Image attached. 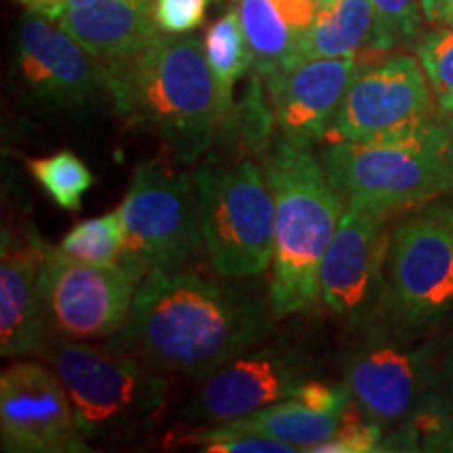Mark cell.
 Returning <instances> with one entry per match:
<instances>
[{
    "label": "cell",
    "mask_w": 453,
    "mask_h": 453,
    "mask_svg": "<svg viewBox=\"0 0 453 453\" xmlns=\"http://www.w3.org/2000/svg\"><path fill=\"white\" fill-rule=\"evenodd\" d=\"M141 277L127 265L76 260L49 246L41 271V298L50 338H111L127 324Z\"/></svg>",
    "instance_id": "10"
},
{
    "label": "cell",
    "mask_w": 453,
    "mask_h": 453,
    "mask_svg": "<svg viewBox=\"0 0 453 453\" xmlns=\"http://www.w3.org/2000/svg\"><path fill=\"white\" fill-rule=\"evenodd\" d=\"M449 26H451V27H453V17H451V21H449Z\"/></svg>",
    "instance_id": "38"
},
{
    "label": "cell",
    "mask_w": 453,
    "mask_h": 453,
    "mask_svg": "<svg viewBox=\"0 0 453 453\" xmlns=\"http://www.w3.org/2000/svg\"><path fill=\"white\" fill-rule=\"evenodd\" d=\"M420 7L428 24H449L453 17V0H420Z\"/></svg>",
    "instance_id": "33"
},
{
    "label": "cell",
    "mask_w": 453,
    "mask_h": 453,
    "mask_svg": "<svg viewBox=\"0 0 453 453\" xmlns=\"http://www.w3.org/2000/svg\"><path fill=\"white\" fill-rule=\"evenodd\" d=\"M13 72L27 104L44 111H78L99 104L107 70L49 17L26 13L15 34Z\"/></svg>",
    "instance_id": "11"
},
{
    "label": "cell",
    "mask_w": 453,
    "mask_h": 453,
    "mask_svg": "<svg viewBox=\"0 0 453 453\" xmlns=\"http://www.w3.org/2000/svg\"><path fill=\"white\" fill-rule=\"evenodd\" d=\"M376 17L373 53L418 44L422 38L420 0H370Z\"/></svg>",
    "instance_id": "25"
},
{
    "label": "cell",
    "mask_w": 453,
    "mask_h": 453,
    "mask_svg": "<svg viewBox=\"0 0 453 453\" xmlns=\"http://www.w3.org/2000/svg\"><path fill=\"white\" fill-rule=\"evenodd\" d=\"M269 298L194 269L154 271L141 280L127 324L105 347L166 376L200 382L269 334Z\"/></svg>",
    "instance_id": "1"
},
{
    "label": "cell",
    "mask_w": 453,
    "mask_h": 453,
    "mask_svg": "<svg viewBox=\"0 0 453 453\" xmlns=\"http://www.w3.org/2000/svg\"><path fill=\"white\" fill-rule=\"evenodd\" d=\"M428 393L439 399L453 416V332L426 344Z\"/></svg>",
    "instance_id": "29"
},
{
    "label": "cell",
    "mask_w": 453,
    "mask_h": 453,
    "mask_svg": "<svg viewBox=\"0 0 453 453\" xmlns=\"http://www.w3.org/2000/svg\"><path fill=\"white\" fill-rule=\"evenodd\" d=\"M321 166L347 203L393 214L453 194V130L434 122L411 139L390 143L334 141Z\"/></svg>",
    "instance_id": "5"
},
{
    "label": "cell",
    "mask_w": 453,
    "mask_h": 453,
    "mask_svg": "<svg viewBox=\"0 0 453 453\" xmlns=\"http://www.w3.org/2000/svg\"><path fill=\"white\" fill-rule=\"evenodd\" d=\"M17 3H19L27 13H36L49 17V19L59 21L61 15L67 11V3H70V0H17Z\"/></svg>",
    "instance_id": "32"
},
{
    "label": "cell",
    "mask_w": 453,
    "mask_h": 453,
    "mask_svg": "<svg viewBox=\"0 0 453 453\" xmlns=\"http://www.w3.org/2000/svg\"><path fill=\"white\" fill-rule=\"evenodd\" d=\"M359 332V342L344 357V384L355 405L390 433L428 395L426 344L413 349L380 321Z\"/></svg>",
    "instance_id": "14"
},
{
    "label": "cell",
    "mask_w": 453,
    "mask_h": 453,
    "mask_svg": "<svg viewBox=\"0 0 453 453\" xmlns=\"http://www.w3.org/2000/svg\"><path fill=\"white\" fill-rule=\"evenodd\" d=\"M0 445L9 453H87L70 395L53 367L15 361L0 376Z\"/></svg>",
    "instance_id": "13"
},
{
    "label": "cell",
    "mask_w": 453,
    "mask_h": 453,
    "mask_svg": "<svg viewBox=\"0 0 453 453\" xmlns=\"http://www.w3.org/2000/svg\"><path fill=\"white\" fill-rule=\"evenodd\" d=\"M359 67L353 57L304 59L263 78L277 134L303 147L326 141Z\"/></svg>",
    "instance_id": "16"
},
{
    "label": "cell",
    "mask_w": 453,
    "mask_h": 453,
    "mask_svg": "<svg viewBox=\"0 0 453 453\" xmlns=\"http://www.w3.org/2000/svg\"><path fill=\"white\" fill-rule=\"evenodd\" d=\"M311 150L277 134L263 162L275 200L267 294L273 319L303 313L319 298L321 263L347 208Z\"/></svg>",
    "instance_id": "3"
},
{
    "label": "cell",
    "mask_w": 453,
    "mask_h": 453,
    "mask_svg": "<svg viewBox=\"0 0 453 453\" xmlns=\"http://www.w3.org/2000/svg\"><path fill=\"white\" fill-rule=\"evenodd\" d=\"M453 311V203L413 208L388 237L384 313L399 330L422 332Z\"/></svg>",
    "instance_id": "8"
},
{
    "label": "cell",
    "mask_w": 453,
    "mask_h": 453,
    "mask_svg": "<svg viewBox=\"0 0 453 453\" xmlns=\"http://www.w3.org/2000/svg\"><path fill=\"white\" fill-rule=\"evenodd\" d=\"M203 53H206L208 65H211L214 81H217L220 105H223L225 127L235 111V84L240 82L248 73V70H252L254 65L250 44H248L246 34H243L237 9L225 11V13L208 27L206 36H203Z\"/></svg>",
    "instance_id": "22"
},
{
    "label": "cell",
    "mask_w": 453,
    "mask_h": 453,
    "mask_svg": "<svg viewBox=\"0 0 453 453\" xmlns=\"http://www.w3.org/2000/svg\"><path fill=\"white\" fill-rule=\"evenodd\" d=\"M26 166L44 194L65 212L81 211L82 197L95 185L90 168L67 150L42 157H30Z\"/></svg>",
    "instance_id": "23"
},
{
    "label": "cell",
    "mask_w": 453,
    "mask_h": 453,
    "mask_svg": "<svg viewBox=\"0 0 453 453\" xmlns=\"http://www.w3.org/2000/svg\"><path fill=\"white\" fill-rule=\"evenodd\" d=\"M433 99L426 73L411 55L361 64L334 118L327 143H390L416 137L437 122Z\"/></svg>",
    "instance_id": "9"
},
{
    "label": "cell",
    "mask_w": 453,
    "mask_h": 453,
    "mask_svg": "<svg viewBox=\"0 0 453 453\" xmlns=\"http://www.w3.org/2000/svg\"><path fill=\"white\" fill-rule=\"evenodd\" d=\"M61 252L95 265H116L124 254V229L120 212L104 214L78 223L61 240Z\"/></svg>",
    "instance_id": "24"
},
{
    "label": "cell",
    "mask_w": 453,
    "mask_h": 453,
    "mask_svg": "<svg viewBox=\"0 0 453 453\" xmlns=\"http://www.w3.org/2000/svg\"><path fill=\"white\" fill-rule=\"evenodd\" d=\"M443 451H453V434H451V439L447 441L445 443V447H443Z\"/></svg>",
    "instance_id": "35"
},
{
    "label": "cell",
    "mask_w": 453,
    "mask_h": 453,
    "mask_svg": "<svg viewBox=\"0 0 453 453\" xmlns=\"http://www.w3.org/2000/svg\"><path fill=\"white\" fill-rule=\"evenodd\" d=\"M179 443L200 445L202 451L211 453H292L296 447L283 441L263 437V434L237 433V430L225 428L223 424L196 428L194 433L185 434Z\"/></svg>",
    "instance_id": "27"
},
{
    "label": "cell",
    "mask_w": 453,
    "mask_h": 453,
    "mask_svg": "<svg viewBox=\"0 0 453 453\" xmlns=\"http://www.w3.org/2000/svg\"><path fill=\"white\" fill-rule=\"evenodd\" d=\"M211 0H154V19L160 32L189 34L206 21Z\"/></svg>",
    "instance_id": "30"
},
{
    "label": "cell",
    "mask_w": 453,
    "mask_h": 453,
    "mask_svg": "<svg viewBox=\"0 0 453 453\" xmlns=\"http://www.w3.org/2000/svg\"><path fill=\"white\" fill-rule=\"evenodd\" d=\"M49 243L34 229L17 235L3 229L0 257V355L26 359L50 342L41 298V271Z\"/></svg>",
    "instance_id": "17"
},
{
    "label": "cell",
    "mask_w": 453,
    "mask_h": 453,
    "mask_svg": "<svg viewBox=\"0 0 453 453\" xmlns=\"http://www.w3.org/2000/svg\"><path fill=\"white\" fill-rule=\"evenodd\" d=\"M387 430L370 420L355 403L344 413L342 422L330 439L311 449V453H370L382 451Z\"/></svg>",
    "instance_id": "28"
},
{
    "label": "cell",
    "mask_w": 453,
    "mask_h": 453,
    "mask_svg": "<svg viewBox=\"0 0 453 453\" xmlns=\"http://www.w3.org/2000/svg\"><path fill=\"white\" fill-rule=\"evenodd\" d=\"M390 214L347 203L319 273V296L353 330L380 321Z\"/></svg>",
    "instance_id": "12"
},
{
    "label": "cell",
    "mask_w": 453,
    "mask_h": 453,
    "mask_svg": "<svg viewBox=\"0 0 453 453\" xmlns=\"http://www.w3.org/2000/svg\"><path fill=\"white\" fill-rule=\"evenodd\" d=\"M206 254L220 277L248 280L273 263L275 200L250 156L208 157L194 174Z\"/></svg>",
    "instance_id": "6"
},
{
    "label": "cell",
    "mask_w": 453,
    "mask_h": 453,
    "mask_svg": "<svg viewBox=\"0 0 453 453\" xmlns=\"http://www.w3.org/2000/svg\"><path fill=\"white\" fill-rule=\"evenodd\" d=\"M344 413L313 410L290 396V399L277 401V403L248 413V416L220 424L225 428L237 430V433L263 434V437L283 441V443L296 447L298 451H311L336 433Z\"/></svg>",
    "instance_id": "21"
},
{
    "label": "cell",
    "mask_w": 453,
    "mask_h": 453,
    "mask_svg": "<svg viewBox=\"0 0 453 453\" xmlns=\"http://www.w3.org/2000/svg\"><path fill=\"white\" fill-rule=\"evenodd\" d=\"M124 229L122 265L141 280L154 271L189 269L206 252L196 179L166 160H145L118 208Z\"/></svg>",
    "instance_id": "7"
},
{
    "label": "cell",
    "mask_w": 453,
    "mask_h": 453,
    "mask_svg": "<svg viewBox=\"0 0 453 453\" xmlns=\"http://www.w3.org/2000/svg\"><path fill=\"white\" fill-rule=\"evenodd\" d=\"M300 403L313 407L319 411H336L344 413L355 403L353 395L347 388V384H330L321 380H304L292 395Z\"/></svg>",
    "instance_id": "31"
},
{
    "label": "cell",
    "mask_w": 453,
    "mask_h": 453,
    "mask_svg": "<svg viewBox=\"0 0 453 453\" xmlns=\"http://www.w3.org/2000/svg\"><path fill=\"white\" fill-rule=\"evenodd\" d=\"M416 53L441 113L453 116V27L424 34Z\"/></svg>",
    "instance_id": "26"
},
{
    "label": "cell",
    "mask_w": 453,
    "mask_h": 453,
    "mask_svg": "<svg viewBox=\"0 0 453 453\" xmlns=\"http://www.w3.org/2000/svg\"><path fill=\"white\" fill-rule=\"evenodd\" d=\"M90 3H95V0H70V3H67V9L84 7V4H90Z\"/></svg>",
    "instance_id": "34"
},
{
    "label": "cell",
    "mask_w": 453,
    "mask_h": 453,
    "mask_svg": "<svg viewBox=\"0 0 453 453\" xmlns=\"http://www.w3.org/2000/svg\"><path fill=\"white\" fill-rule=\"evenodd\" d=\"M317 11L319 4L315 0H237L257 76L267 78L296 64Z\"/></svg>",
    "instance_id": "19"
},
{
    "label": "cell",
    "mask_w": 453,
    "mask_h": 453,
    "mask_svg": "<svg viewBox=\"0 0 453 453\" xmlns=\"http://www.w3.org/2000/svg\"><path fill=\"white\" fill-rule=\"evenodd\" d=\"M373 36L376 17L370 0H334L317 11L296 64L304 59H359L364 50H373Z\"/></svg>",
    "instance_id": "20"
},
{
    "label": "cell",
    "mask_w": 453,
    "mask_h": 453,
    "mask_svg": "<svg viewBox=\"0 0 453 453\" xmlns=\"http://www.w3.org/2000/svg\"><path fill=\"white\" fill-rule=\"evenodd\" d=\"M317 4H319V7H326V4H332L334 0H315Z\"/></svg>",
    "instance_id": "36"
},
{
    "label": "cell",
    "mask_w": 453,
    "mask_h": 453,
    "mask_svg": "<svg viewBox=\"0 0 453 453\" xmlns=\"http://www.w3.org/2000/svg\"><path fill=\"white\" fill-rule=\"evenodd\" d=\"M42 355L64 382L87 441L122 443L160 422L170 380L137 357L61 338H50Z\"/></svg>",
    "instance_id": "4"
},
{
    "label": "cell",
    "mask_w": 453,
    "mask_h": 453,
    "mask_svg": "<svg viewBox=\"0 0 453 453\" xmlns=\"http://www.w3.org/2000/svg\"><path fill=\"white\" fill-rule=\"evenodd\" d=\"M311 361L292 347L252 349L197 382L180 407L187 422L220 424L290 399L307 380Z\"/></svg>",
    "instance_id": "15"
},
{
    "label": "cell",
    "mask_w": 453,
    "mask_h": 453,
    "mask_svg": "<svg viewBox=\"0 0 453 453\" xmlns=\"http://www.w3.org/2000/svg\"><path fill=\"white\" fill-rule=\"evenodd\" d=\"M447 124H449L451 130H453V116H449V120H447Z\"/></svg>",
    "instance_id": "37"
},
{
    "label": "cell",
    "mask_w": 453,
    "mask_h": 453,
    "mask_svg": "<svg viewBox=\"0 0 453 453\" xmlns=\"http://www.w3.org/2000/svg\"><path fill=\"white\" fill-rule=\"evenodd\" d=\"M59 24L104 65L128 59L160 34L154 0H95L67 9Z\"/></svg>",
    "instance_id": "18"
},
{
    "label": "cell",
    "mask_w": 453,
    "mask_h": 453,
    "mask_svg": "<svg viewBox=\"0 0 453 453\" xmlns=\"http://www.w3.org/2000/svg\"><path fill=\"white\" fill-rule=\"evenodd\" d=\"M105 70L107 97L127 127L154 134L179 164L211 151L225 116L203 42L160 32L139 53Z\"/></svg>",
    "instance_id": "2"
}]
</instances>
